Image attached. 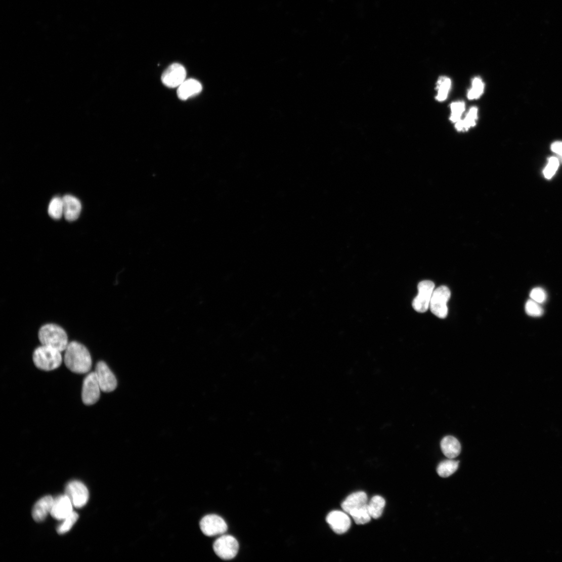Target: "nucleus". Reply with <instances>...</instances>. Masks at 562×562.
Wrapping results in <instances>:
<instances>
[{
	"instance_id": "obj_1",
	"label": "nucleus",
	"mask_w": 562,
	"mask_h": 562,
	"mask_svg": "<svg viewBox=\"0 0 562 562\" xmlns=\"http://www.w3.org/2000/svg\"><path fill=\"white\" fill-rule=\"evenodd\" d=\"M64 352V363L71 372L85 374L92 369V356L88 350L81 343L76 341L69 342Z\"/></svg>"
},
{
	"instance_id": "obj_2",
	"label": "nucleus",
	"mask_w": 562,
	"mask_h": 562,
	"mask_svg": "<svg viewBox=\"0 0 562 562\" xmlns=\"http://www.w3.org/2000/svg\"><path fill=\"white\" fill-rule=\"evenodd\" d=\"M38 338L41 345L61 352L65 351L69 343L66 331L56 324L49 323L42 326L38 332Z\"/></svg>"
},
{
	"instance_id": "obj_3",
	"label": "nucleus",
	"mask_w": 562,
	"mask_h": 562,
	"mask_svg": "<svg viewBox=\"0 0 562 562\" xmlns=\"http://www.w3.org/2000/svg\"><path fill=\"white\" fill-rule=\"evenodd\" d=\"M60 351L53 348L42 345L36 349L33 354V361L38 369L50 371L59 368L61 365L63 358Z\"/></svg>"
},
{
	"instance_id": "obj_4",
	"label": "nucleus",
	"mask_w": 562,
	"mask_h": 562,
	"mask_svg": "<svg viewBox=\"0 0 562 562\" xmlns=\"http://www.w3.org/2000/svg\"><path fill=\"white\" fill-rule=\"evenodd\" d=\"M450 296V290L447 286H441L434 290L429 305L434 315L441 319L447 317L448 313L447 304Z\"/></svg>"
},
{
	"instance_id": "obj_5",
	"label": "nucleus",
	"mask_w": 562,
	"mask_h": 562,
	"mask_svg": "<svg viewBox=\"0 0 562 562\" xmlns=\"http://www.w3.org/2000/svg\"><path fill=\"white\" fill-rule=\"evenodd\" d=\"M213 548L217 556L223 559L229 560L237 555L239 544L233 536L223 535L215 541Z\"/></svg>"
},
{
	"instance_id": "obj_6",
	"label": "nucleus",
	"mask_w": 562,
	"mask_h": 562,
	"mask_svg": "<svg viewBox=\"0 0 562 562\" xmlns=\"http://www.w3.org/2000/svg\"><path fill=\"white\" fill-rule=\"evenodd\" d=\"M101 389L95 372L88 374L85 377L82 389V400L84 405L91 406L99 400Z\"/></svg>"
},
{
	"instance_id": "obj_7",
	"label": "nucleus",
	"mask_w": 562,
	"mask_h": 562,
	"mask_svg": "<svg viewBox=\"0 0 562 562\" xmlns=\"http://www.w3.org/2000/svg\"><path fill=\"white\" fill-rule=\"evenodd\" d=\"M418 288L419 293L414 299L412 306L417 312L425 313L429 307L435 284L432 281L425 280L419 284Z\"/></svg>"
},
{
	"instance_id": "obj_8",
	"label": "nucleus",
	"mask_w": 562,
	"mask_h": 562,
	"mask_svg": "<svg viewBox=\"0 0 562 562\" xmlns=\"http://www.w3.org/2000/svg\"><path fill=\"white\" fill-rule=\"evenodd\" d=\"M65 495L70 499L72 505L77 508L84 506L89 498L87 487L78 481H71L67 485Z\"/></svg>"
},
{
	"instance_id": "obj_9",
	"label": "nucleus",
	"mask_w": 562,
	"mask_h": 562,
	"mask_svg": "<svg viewBox=\"0 0 562 562\" xmlns=\"http://www.w3.org/2000/svg\"><path fill=\"white\" fill-rule=\"evenodd\" d=\"M200 528L205 536L212 537L225 533L227 531L228 526L222 517L215 514H210L201 520Z\"/></svg>"
},
{
	"instance_id": "obj_10",
	"label": "nucleus",
	"mask_w": 562,
	"mask_h": 562,
	"mask_svg": "<svg viewBox=\"0 0 562 562\" xmlns=\"http://www.w3.org/2000/svg\"><path fill=\"white\" fill-rule=\"evenodd\" d=\"M95 372L102 391L110 393L115 390L117 386V379L105 362H99Z\"/></svg>"
},
{
	"instance_id": "obj_11",
	"label": "nucleus",
	"mask_w": 562,
	"mask_h": 562,
	"mask_svg": "<svg viewBox=\"0 0 562 562\" xmlns=\"http://www.w3.org/2000/svg\"><path fill=\"white\" fill-rule=\"evenodd\" d=\"M187 71L185 67L178 63L171 65L162 74L161 81L169 88L179 87L185 80Z\"/></svg>"
},
{
	"instance_id": "obj_12",
	"label": "nucleus",
	"mask_w": 562,
	"mask_h": 562,
	"mask_svg": "<svg viewBox=\"0 0 562 562\" xmlns=\"http://www.w3.org/2000/svg\"><path fill=\"white\" fill-rule=\"evenodd\" d=\"M326 521L332 530L337 534L347 532L351 528V521L346 512L333 511L326 516Z\"/></svg>"
},
{
	"instance_id": "obj_13",
	"label": "nucleus",
	"mask_w": 562,
	"mask_h": 562,
	"mask_svg": "<svg viewBox=\"0 0 562 562\" xmlns=\"http://www.w3.org/2000/svg\"><path fill=\"white\" fill-rule=\"evenodd\" d=\"M72 504L67 496L62 495L54 500L51 514L58 520H64L72 512Z\"/></svg>"
},
{
	"instance_id": "obj_14",
	"label": "nucleus",
	"mask_w": 562,
	"mask_h": 562,
	"mask_svg": "<svg viewBox=\"0 0 562 562\" xmlns=\"http://www.w3.org/2000/svg\"><path fill=\"white\" fill-rule=\"evenodd\" d=\"M64 214L69 222L76 221L81 210V204L78 199L71 195L63 197Z\"/></svg>"
},
{
	"instance_id": "obj_15",
	"label": "nucleus",
	"mask_w": 562,
	"mask_h": 562,
	"mask_svg": "<svg viewBox=\"0 0 562 562\" xmlns=\"http://www.w3.org/2000/svg\"><path fill=\"white\" fill-rule=\"evenodd\" d=\"M368 504V496L363 492H359L350 495L341 503V507L344 512L350 514Z\"/></svg>"
},
{
	"instance_id": "obj_16",
	"label": "nucleus",
	"mask_w": 562,
	"mask_h": 562,
	"mask_svg": "<svg viewBox=\"0 0 562 562\" xmlns=\"http://www.w3.org/2000/svg\"><path fill=\"white\" fill-rule=\"evenodd\" d=\"M202 89L198 81L193 79L186 80L178 87L177 96L180 100H186L200 93Z\"/></svg>"
},
{
	"instance_id": "obj_17",
	"label": "nucleus",
	"mask_w": 562,
	"mask_h": 562,
	"mask_svg": "<svg viewBox=\"0 0 562 562\" xmlns=\"http://www.w3.org/2000/svg\"><path fill=\"white\" fill-rule=\"evenodd\" d=\"M54 499L51 496H47L40 499L35 504L32 512L33 520L40 522L45 520L48 514L51 512Z\"/></svg>"
},
{
	"instance_id": "obj_18",
	"label": "nucleus",
	"mask_w": 562,
	"mask_h": 562,
	"mask_svg": "<svg viewBox=\"0 0 562 562\" xmlns=\"http://www.w3.org/2000/svg\"><path fill=\"white\" fill-rule=\"evenodd\" d=\"M441 446L444 455L450 459L457 457L460 454L461 444L454 437L448 436L444 438L441 442Z\"/></svg>"
},
{
	"instance_id": "obj_19",
	"label": "nucleus",
	"mask_w": 562,
	"mask_h": 562,
	"mask_svg": "<svg viewBox=\"0 0 562 562\" xmlns=\"http://www.w3.org/2000/svg\"><path fill=\"white\" fill-rule=\"evenodd\" d=\"M385 500L379 496H374L368 503L371 517L377 519L381 516L385 505Z\"/></svg>"
},
{
	"instance_id": "obj_20",
	"label": "nucleus",
	"mask_w": 562,
	"mask_h": 562,
	"mask_svg": "<svg viewBox=\"0 0 562 562\" xmlns=\"http://www.w3.org/2000/svg\"><path fill=\"white\" fill-rule=\"evenodd\" d=\"M477 118L478 108L475 107L471 108L465 118L457 122L456 128L458 131H467L471 126L475 125Z\"/></svg>"
},
{
	"instance_id": "obj_21",
	"label": "nucleus",
	"mask_w": 562,
	"mask_h": 562,
	"mask_svg": "<svg viewBox=\"0 0 562 562\" xmlns=\"http://www.w3.org/2000/svg\"><path fill=\"white\" fill-rule=\"evenodd\" d=\"M459 461L453 460H445L440 463L437 472L442 478H448L454 474L459 467Z\"/></svg>"
},
{
	"instance_id": "obj_22",
	"label": "nucleus",
	"mask_w": 562,
	"mask_h": 562,
	"mask_svg": "<svg viewBox=\"0 0 562 562\" xmlns=\"http://www.w3.org/2000/svg\"><path fill=\"white\" fill-rule=\"evenodd\" d=\"M48 212L50 215L54 220H60L64 214V205L63 199L59 197H54L51 201Z\"/></svg>"
},
{
	"instance_id": "obj_23",
	"label": "nucleus",
	"mask_w": 562,
	"mask_h": 562,
	"mask_svg": "<svg viewBox=\"0 0 562 562\" xmlns=\"http://www.w3.org/2000/svg\"><path fill=\"white\" fill-rule=\"evenodd\" d=\"M350 515L358 525H363L370 522L371 516L369 512L368 504L361 508L352 512Z\"/></svg>"
},
{
	"instance_id": "obj_24",
	"label": "nucleus",
	"mask_w": 562,
	"mask_h": 562,
	"mask_svg": "<svg viewBox=\"0 0 562 562\" xmlns=\"http://www.w3.org/2000/svg\"><path fill=\"white\" fill-rule=\"evenodd\" d=\"M451 86V80L446 77H442L438 82L437 89L439 93L437 97V100L443 101L446 99L449 90Z\"/></svg>"
},
{
	"instance_id": "obj_25",
	"label": "nucleus",
	"mask_w": 562,
	"mask_h": 562,
	"mask_svg": "<svg viewBox=\"0 0 562 562\" xmlns=\"http://www.w3.org/2000/svg\"><path fill=\"white\" fill-rule=\"evenodd\" d=\"M79 518L78 514L75 512H72L68 517L64 520V522L59 526L57 532L59 534H64L69 532Z\"/></svg>"
},
{
	"instance_id": "obj_26",
	"label": "nucleus",
	"mask_w": 562,
	"mask_h": 562,
	"mask_svg": "<svg viewBox=\"0 0 562 562\" xmlns=\"http://www.w3.org/2000/svg\"><path fill=\"white\" fill-rule=\"evenodd\" d=\"M484 84L482 79L477 77L473 79V87L469 90L468 98L469 100L478 99L483 94Z\"/></svg>"
},
{
	"instance_id": "obj_27",
	"label": "nucleus",
	"mask_w": 562,
	"mask_h": 562,
	"mask_svg": "<svg viewBox=\"0 0 562 562\" xmlns=\"http://www.w3.org/2000/svg\"><path fill=\"white\" fill-rule=\"evenodd\" d=\"M540 304L533 299L529 300L525 305V311L527 314L532 317H540L544 313V311Z\"/></svg>"
},
{
	"instance_id": "obj_28",
	"label": "nucleus",
	"mask_w": 562,
	"mask_h": 562,
	"mask_svg": "<svg viewBox=\"0 0 562 562\" xmlns=\"http://www.w3.org/2000/svg\"><path fill=\"white\" fill-rule=\"evenodd\" d=\"M452 114L450 120L454 122H458L465 110V103L463 102L453 103L451 105Z\"/></svg>"
},
{
	"instance_id": "obj_29",
	"label": "nucleus",
	"mask_w": 562,
	"mask_h": 562,
	"mask_svg": "<svg viewBox=\"0 0 562 562\" xmlns=\"http://www.w3.org/2000/svg\"><path fill=\"white\" fill-rule=\"evenodd\" d=\"M559 166L557 158L552 157L549 159L548 164L543 171L544 175L548 179H550L555 174Z\"/></svg>"
},
{
	"instance_id": "obj_30",
	"label": "nucleus",
	"mask_w": 562,
	"mask_h": 562,
	"mask_svg": "<svg viewBox=\"0 0 562 562\" xmlns=\"http://www.w3.org/2000/svg\"><path fill=\"white\" fill-rule=\"evenodd\" d=\"M530 297L532 299L541 304L545 302L547 296L545 290L540 287H536L532 289Z\"/></svg>"
},
{
	"instance_id": "obj_31",
	"label": "nucleus",
	"mask_w": 562,
	"mask_h": 562,
	"mask_svg": "<svg viewBox=\"0 0 562 562\" xmlns=\"http://www.w3.org/2000/svg\"><path fill=\"white\" fill-rule=\"evenodd\" d=\"M552 151L556 154H558L560 156H562V142H556L553 143L551 146Z\"/></svg>"
},
{
	"instance_id": "obj_32",
	"label": "nucleus",
	"mask_w": 562,
	"mask_h": 562,
	"mask_svg": "<svg viewBox=\"0 0 562 562\" xmlns=\"http://www.w3.org/2000/svg\"><path fill=\"white\" fill-rule=\"evenodd\" d=\"M560 157H561V158H562V156H560Z\"/></svg>"
}]
</instances>
